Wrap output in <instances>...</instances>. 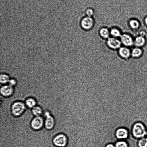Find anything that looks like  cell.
I'll use <instances>...</instances> for the list:
<instances>
[{"instance_id":"1","label":"cell","mask_w":147,"mask_h":147,"mask_svg":"<svg viewBox=\"0 0 147 147\" xmlns=\"http://www.w3.org/2000/svg\"><path fill=\"white\" fill-rule=\"evenodd\" d=\"M26 108L24 102L20 101H16L11 105V112L14 116H20L24 112Z\"/></svg>"},{"instance_id":"2","label":"cell","mask_w":147,"mask_h":147,"mask_svg":"<svg viewBox=\"0 0 147 147\" xmlns=\"http://www.w3.org/2000/svg\"><path fill=\"white\" fill-rule=\"evenodd\" d=\"M43 111L41 116L44 119V127L47 130H51L55 126V119L49 111Z\"/></svg>"},{"instance_id":"3","label":"cell","mask_w":147,"mask_h":147,"mask_svg":"<svg viewBox=\"0 0 147 147\" xmlns=\"http://www.w3.org/2000/svg\"><path fill=\"white\" fill-rule=\"evenodd\" d=\"M94 20L92 17L86 16L80 21V26L83 30L87 31H90L93 28Z\"/></svg>"},{"instance_id":"4","label":"cell","mask_w":147,"mask_h":147,"mask_svg":"<svg viewBox=\"0 0 147 147\" xmlns=\"http://www.w3.org/2000/svg\"><path fill=\"white\" fill-rule=\"evenodd\" d=\"M53 142L57 147H65L67 143V138L66 136L63 134H59L53 138Z\"/></svg>"},{"instance_id":"5","label":"cell","mask_w":147,"mask_h":147,"mask_svg":"<svg viewBox=\"0 0 147 147\" xmlns=\"http://www.w3.org/2000/svg\"><path fill=\"white\" fill-rule=\"evenodd\" d=\"M30 125L34 130H40L44 126V119L42 116L34 117L31 122Z\"/></svg>"},{"instance_id":"6","label":"cell","mask_w":147,"mask_h":147,"mask_svg":"<svg viewBox=\"0 0 147 147\" xmlns=\"http://www.w3.org/2000/svg\"><path fill=\"white\" fill-rule=\"evenodd\" d=\"M132 132L134 136L138 138L143 137L145 135L146 133L144 127L140 123H137L134 125Z\"/></svg>"},{"instance_id":"7","label":"cell","mask_w":147,"mask_h":147,"mask_svg":"<svg viewBox=\"0 0 147 147\" xmlns=\"http://www.w3.org/2000/svg\"><path fill=\"white\" fill-rule=\"evenodd\" d=\"M107 44L110 49L113 50H118L121 47V43L117 38L109 37L107 39Z\"/></svg>"},{"instance_id":"8","label":"cell","mask_w":147,"mask_h":147,"mask_svg":"<svg viewBox=\"0 0 147 147\" xmlns=\"http://www.w3.org/2000/svg\"><path fill=\"white\" fill-rule=\"evenodd\" d=\"M121 44L126 47H131L134 45V40L129 35L124 34L120 37Z\"/></svg>"},{"instance_id":"9","label":"cell","mask_w":147,"mask_h":147,"mask_svg":"<svg viewBox=\"0 0 147 147\" xmlns=\"http://www.w3.org/2000/svg\"><path fill=\"white\" fill-rule=\"evenodd\" d=\"M14 92V89L10 85L2 86L0 89L1 95L5 97H9L11 96Z\"/></svg>"},{"instance_id":"10","label":"cell","mask_w":147,"mask_h":147,"mask_svg":"<svg viewBox=\"0 0 147 147\" xmlns=\"http://www.w3.org/2000/svg\"><path fill=\"white\" fill-rule=\"evenodd\" d=\"M118 50L119 56L123 59H128L131 56V51L127 47H121Z\"/></svg>"},{"instance_id":"11","label":"cell","mask_w":147,"mask_h":147,"mask_svg":"<svg viewBox=\"0 0 147 147\" xmlns=\"http://www.w3.org/2000/svg\"><path fill=\"white\" fill-rule=\"evenodd\" d=\"M115 136L118 139L126 138L128 136V132L127 130L123 128H119L116 131Z\"/></svg>"},{"instance_id":"12","label":"cell","mask_w":147,"mask_h":147,"mask_svg":"<svg viewBox=\"0 0 147 147\" xmlns=\"http://www.w3.org/2000/svg\"><path fill=\"white\" fill-rule=\"evenodd\" d=\"M146 43L145 37L139 36H137L134 40V45L136 47H140L144 46Z\"/></svg>"},{"instance_id":"13","label":"cell","mask_w":147,"mask_h":147,"mask_svg":"<svg viewBox=\"0 0 147 147\" xmlns=\"http://www.w3.org/2000/svg\"><path fill=\"white\" fill-rule=\"evenodd\" d=\"M99 33L102 38L106 40L111 35L110 30L106 27L100 28L99 31Z\"/></svg>"},{"instance_id":"14","label":"cell","mask_w":147,"mask_h":147,"mask_svg":"<svg viewBox=\"0 0 147 147\" xmlns=\"http://www.w3.org/2000/svg\"><path fill=\"white\" fill-rule=\"evenodd\" d=\"M24 103L27 107L32 109L37 105V102L33 98L30 97L27 98Z\"/></svg>"},{"instance_id":"15","label":"cell","mask_w":147,"mask_h":147,"mask_svg":"<svg viewBox=\"0 0 147 147\" xmlns=\"http://www.w3.org/2000/svg\"><path fill=\"white\" fill-rule=\"evenodd\" d=\"M143 51L140 47H136L131 51V56L134 58H138L142 55Z\"/></svg>"},{"instance_id":"16","label":"cell","mask_w":147,"mask_h":147,"mask_svg":"<svg viewBox=\"0 0 147 147\" xmlns=\"http://www.w3.org/2000/svg\"><path fill=\"white\" fill-rule=\"evenodd\" d=\"M32 112L35 116H41L43 113V110L40 106L36 105L32 109Z\"/></svg>"},{"instance_id":"17","label":"cell","mask_w":147,"mask_h":147,"mask_svg":"<svg viewBox=\"0 0 147 147\" xmlns=\"http://www.w3.org/2000/svg\"><path fill=\"white\" fill-rule=\"evenodd\" d=\"M110 31V34L113 37L116 38L120 37L122 35L120 31L117 28H112Z\"/></svg>"},{"instance_id":"18","label":"cell","mask_w":147,"mask_h":147,"mask_svg":"<svg viewBox=\"0 0 147 147\" xmlns=\"http://www.w3.org/2000/svg\"><path fill=\"white\" fill-rule=\"evenodd\" d=\"M129 25L131 27L134 29H138L140 26L138 21L136 20H131L129 22Z\"/></svg>"},{"instance_id":"19","label":"cell","mask_w":147,"mask_h":147,"mask_svg":"<svg viewBox=\"0 0 147 147\" xmlns=\"http://www.w3.org/2000/svg\"><path fill=\"white\" fill-rule=\"evenodd\" d=\"M9 76L6 74H1L0 76V82L2 84H5L9 82Z\"/></svg>"},{"instance_id":"20","label":"cell","mask_w":147,"mask_h":147,"mask_svg":"<svg viewBox=\"0 0 147 147\" xmlns=\"http://www.w3.org/2000/svg\"><path fill=\"white\" fill-rule=\"evenodd\" d=\"M139 147H147V139L146 138H143L138 142Z\"/></svg>"},{"instance_id":"21","label":"cell","mask_w":147,"mask_h":147,"mask_svg":"<svg viewBox=\"0 0 147 147\" xmlns=\"http://www.w3.org/2000/svg\"><path fill=\"white\" fill-rule=\"evenodd\" d=\"M115 147H128L127 143L123 141H118L115 144Z\"/></svg>"},{"instance_id":"22","label":"cell","mask_w":147,"mask_h":147,"mask_svg":"<svg viewBox=\"0 0 147 147\" xmlns=\"http://www.w3.org/2000/svg\"><path fill=\"white\" fill-rule=\"evenodd\" d=\"M85 13L87 16L92 17L94 13V11L91 8H88L86 10Z\"/></svg>"},{"instance_id":"23","label":"cell","mask_w":147,"mask_h":147,"mask_svg":"<svg viewBox=\"0 0 147 147\" xmlns=\"http://www.w3.org/2000/svg\"><path fill=\"white\" fill-rule=\"evenodd\" d=\"M9 85L12 86L15 85L16 84V82L13 79L9 80Z\"/></svg>"},{"instance_id":"24","label":"cell","mask_w":147,"mask_h":147,"mask_svg":"<svg viewBox=\"0 0 147 147\" xmlns=\"http://www.w3.org/2000/svg\"><path fill=\"white\" fill-rule=\"evenodd\" d=\"M146 35L145 32L144 31H141L140 32V36L144 37Z\"/></svg>"},{"instance_id":"25","label":"cell","mask_w":147,"mask_h":147,"mask_svg":"<svg viewBox=\"0 0 147 147\" xmlns=\"http://www.w3.org/2000/svg\"><path fill=\"white\" fill-rule=\"evenodd\" d=\"M105 147H115L114 145L112 144H109L107 145Z\"/></svg>"},{"instance_id":"26","label":"cell","mask_w":147,"mask_h":147,"mask_svg":"<svg viewBox=\"0 0 147 147\" xmlns=\"http://www.w3.org/2000/svg\"><path fill=\"white\" fill-rule=\"evenodd\" d=\"M144 22L145 24L147 25V16L145 18L144 20Z\"/></svg>"},{"instance_id":"27","label":"cell","mask_w":147,"mask_h":147,"mask_svg":"<svg viewBox=\"0 0 147 147\" xmlns=\"http://www.w3.org/2000/svg\"><path fill=\"white\" fill-rule=\"evenodd\" d=\"M145 135H146V138L147 139V131H146V134Z\"/></svg>"},{"instance_id":"28","label":"cell","mask_w":147,"mask_h":147,"mask_svg":"<svg viewBox=\"0 0 147 147\" xmlns=\"http://www.w3.org/2000/svg\"><path fill=\"white\" fill-rule=\"evenodd\" d=\"M47 131H48V130H47ZM49 133V132H48ZM51 135V134H50Z\"/></svg>"}]
</instances>
